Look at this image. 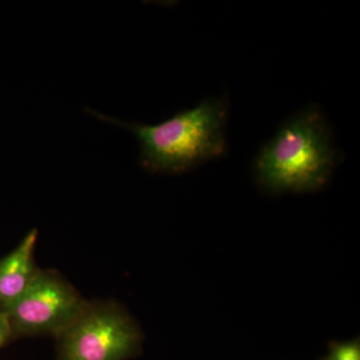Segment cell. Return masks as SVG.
Instances as JSON below:
<instances>
[{"label":"cell","instance_id":"2","mask_svg":"<svg viewBox=\"0 0 360 360\" xmlns=\"http://www.w3.org/2000/svg\"><path fill=\"white\" fill-rule=\"evenodd\" d=\"M340 158L323 110L310 104L288 118L259 149L253 172L269 193H310L328 184Z\"/></svg>","mask_w":360,"mask_h":360},{"label":"cell","instance_id":"4","mask_svg":"<svg viewBox=\"0 0 360 360\" xmlns=\"http://www.w3.org/2000/svg\"><path fill=\"white\" fill-rule=\"evenodd\" d=\"M86 303L58 271L40 270L22 297L6 312L13 340L25 336H58Z\"/></svg>","mask_w":360,"mask_h":360},{"label":"cell","instance_id":"1","mask_svg":"<svg viewBox=\"0 0 360 360\" xmlns=\"http://www.w3.org/2000/svg\"><path fill=\"white\" fill-rule=\"evenodd\" d=\"M85 111L135 135L139 165L153 174H184L226 155L229 101L224 96L208 97L155 125L122 122L91 108Z\"/></svg>","mask_w":360,"mask_h":360},{"label":"cell","instance_id":"5","mask_svg":"<svg viewBox=\"0 0 360 360\" xmlns=\"http://www.w3.org/2000/svg\"><path fill=\"white\" fill-rule=\"evenodd\" d=\"M39 232H28L20 245L11 253L0 258V312L6 314L22 297L40 269L35 262L34 252Z\"/></svg>","mask_w":360,"mask_h":360},{"label":"cell","instance_id":"7","mask_svg":"<svg viewBox=\"0 0 360 360\" xmlns=\"http://www.w3.org/2000/svg\"><path fill=\"white\" fill-rule=\"evenodd\" d=\"M13 340L11 324L6 314L0 312V348L4 347L9 341Z\"/></svg>","mask_w":360,"mask_h":360},{"label":"cell","instance_id":"3","mask_svg":"<svg viewBox=\"0 0 360 360\" xmlns=\"http://www.w3.org/2000/svg\"><path fill=\"white\" fill-rule=\"evenodd\" d=\"M58 360H124L141 343V331L115 302H89L58 336Z\"/></svg>","mask_w":360,"mask_h":360},{"label":"cell","instance_id":"6","mask_svg":"<svg viewBox=\"0 0 360 360\" xmlns=\"http://www.w3.org/2000/svg\"><path fill=\"white\" fill-rule=\"evenodd\" d=\"M326 360H360L359 340L347 341L335 345Z\"/></svg>","mask_w":360,"mask_h":360}]
</instances>
